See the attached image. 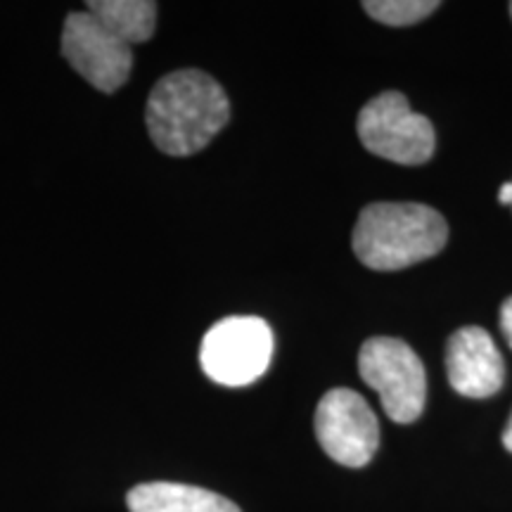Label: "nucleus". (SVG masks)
<instances>
[{
    "instance_id": "f257e3e1",
    "label": "nucleus",
    "mask_w": 512,
    "mask_h": 512,
    "mask_svg": "<svg viewBox=\"0 0 512 512\" xmlns=\"http://www.w3.org/2000/svg\"><path fill=\"white\" fill-rule=\"evenodd\" d=\"M230 102L214 76L178 69L152 88L145 124L152 143L171 157L195 155L228 124Z\"/></svg>"
},
{
    "instance_id": "f03ea898",
    "label": "nucleus",
    "mask_w": 512,
    "mask_h": 512,
    "mask_svg": "<svg viewBox=\"0 0 512 512\" xmlns=\"http://www.w3.org/2000/svg\"><path fill=\"white\" fill-rule=\"evenodd\" d=\"M446 240L444 216L418 202L368 204L354 228V252L373 271H401L432 259Z\"/></svg>"
},
{
    "instance_id": "7ed1b4c3",
    "label": "nucleus",
    "mask_w": 512,
    "mask_h": 512,
    "mask_svg": "<svg viewBox=\"0 0 512 512\" xmlns=\"http://www.w3.org/2000/svg\"><path fill=\"white\" fill-rule=\"evenodd\" d=\"M358 373L380 394L384 413L399 425H411L425 411V366L403 339H368L358 351Z\"/></svg>"
},
{
    "instance_id": "20e7f679",
    "label": "nucleus",
    "mask_w": 512,
    "mask_h": 512,
    "mask_svg": "<svg viewBox=\"0 0 512 512\" xmlns=\"http://www.w3.org/2000/svg\"><path fill=\"white\" fill-rule=\"evenodd\" d=\"M356 131L368 152L403 166L430 162L437 147L432 121L413 112L406 95L396 91L370 100L358 114Z\"/></svg>"
},
{
    "instance_id": "39448f33",
    "label": "nucleus",
    "mask_w": 512,
    "mask_h": 512,
    "mask_svg": "<svg viewBox=\"0 0 512 512\" xmlns=\"http://www.w3.org/2000/svg\"><path fill=\"white\" fill-rule=\"evenodd\" d=\"M273 356V332L266 320L233 316L221 320L202 339L200 363L204 375L223 387H247L268 370Z\"/></svg>"
},
{
    "instance_id": "423d86ee",
    "label": "nucleus",
    "mask_w": 512,
    "mask_h": 512,
    "mask_svg": "<svg viewBox=\"0 0 512 512\" xmlns=\"http://www.w3.org/2000/svg\"><path fill=\"white\" fill-rule=\"evenodd\" d=\"M316 439L335 463L366 467L380 448V425L361 394L337 387L318 403Z\"/></svg>"
},
{
    "instance_id": "0eeeda50",
    "label": "nucleus",
    "mask_w": 512,
    "mask_h": 512,
    "mask_svg": "<svg viewBox=\"0 0 512 512\" xmlns=\"http://www.w3.org/2000/svg\"><path fill=\"white\" fill-rule=\"evenodd\" d=\"M62 55L100 93H117L133 69V50L86 10L69 12L62 27Z\"/></svg>"
},
{
    "instance_id": "6e6552de",
    "label": "nucleus",
    "mask_w": 512,
    "mask_h": 512,
    "mask_svg": "<svg viewBox=\"0 0 512 512\" xmlns=\"http://www.w3.org/2000/svg\"><path fill=\"white\" fill-rule=\"evenodd\" d=\"M446 373L451 387L467 399H489L501 392L505 363L484 328H460L446 347Z\"/></svg>"
},
{
    "instance_id": "1a4fd4ad",
    "label": "nucleus",
    "mask_w": 512,
    "mask_h": 512,
    "mask_svg": "<svg viewBox=\"0 0 512 512\" xmlns=\"http://www.w3.org/2000/svg\"><path fill=\"white\" fill-rule=\"evenodd\" d=\"M131 512H240L226 496L176 482L138 484L126 496Z\"/></svg>"
},
{
    "instance_id": "9d476101",
    "label": "nucleus",
    "mask_w": 512,
    "mask_h": 512,
    "mask_svg": "<svg viewBox=\"0 0 512 512\" xmlns=\"http://www.w3.org/2000/svg\"><path fill=\"white\" fill-rule=\"evenodd\" d=\"M86 12L126 46L145 43L155 36L157 3L150 0H93L86 3Z\"/></svg>"
},
{
    "instance_id": "9b49d317",
    "label": "nucleus",
    "mask_w": 512,
    "mask_h": 512,
    "mask_svg": "<svg viewBox=\"0 0 512 512\" xmlns=\"http://www.w3.org/2000/svg\"><path fill=\"white\" fill-rule=\"evenodd\" d=\"M363 10L387 27H411L439 10L434 0H366Z\"/></svg>"
},
{
    "instance_id": "f8f14e48",
    "label": "nucleus",
    "mask_w": 512,
    "mask_h": 512,
    "mask_svg": "<svg viewBox=\"0 0 512 512\" xmlns=\"http://www.w3.org/2000/svg\"><path fill=\"white\" fill-rule=\"evenodd\" d=\"M501 330H503L505 342H508L512 349V297L505 299L501 306Z\"/></svg>"
},
{
    "instance_id": "ddd939ff",
    "label": "nucleus",
    "mask_w": 512,
    "mask_h": 512,
    "mask_svg": "<svg viewBox=\"0 0 512 512\" xmlns=\"http://www.w3.org/2000/svg\"><path fill=\"white\" fill-rule=\"evenodd\" d=\"M498 200H501V204H512V181L501 185V190H498Z\"/></svg>"
},
{
    "instance_id": "4468645a",
    "label": "nucleus",
    "mask_w": 512,
    "mask_h": 512,
    "mask_svg": "<svg viewBox=\"0 0 512 512\" xmlns=\"http://www.w3.org/2000/svg\"><path fill=\"white\" fill-rule=\"evenodd\" d=\"M503 446L512 453V415H510L508 425H505V430H503Z\"/></svg>"
},
{
    "instance_id": "2eb2a0df",
    "label": "nucleus",
    "mask_w": 512,
    "mask_h": 512,
    "mask_svg": "<svg viewBox=\"0 0 512 512\" xmlns=\"http://www.w3.org/2000/svg\"><path fill=\"white\" fill-rule=\"evenodd\" d=\"M510 15H512V3H510Z\"/></svg>"
}]
</instances>
